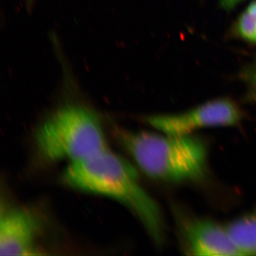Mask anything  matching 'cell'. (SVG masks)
Returning a JSON list of instances; mask_svg holds the SVG:
<instances>
[{"label": "cell", "mask_w": 256, "mask_h": 256, "mask_svg": "<svg viewBox=\"0 0 256 256\" xmlns=\"http://www.w3.org/2000/svg\"><path fill=\"white\" fill-rule=\"evenodd\" d=\"M62 178L70 188L110 197L123 204L142 222L153 241L162 244L164 224L161 210L140 184L135 168L119 155L108 149L70 162Z\"/></svg>", "instance_id": "obj_1"}, {"label": "cell", "mask_w": 256, "mask_h": 256, "mask_svg": "<svg viewBox=\"0 0 256 256\" xmlns=\"http://www.w3.org/2000/svg\"><path fill=\"white\" fill-rule=\"evenodd\" d=\"M114 133L150 178L182 182L199 180L206 174L207 148L199 138L131 132L119 127L114 128Z\"/></svg>", "instance_id": "obj_2"}, {"label": "cell", "mask_w": 256, "mask_h": 256, "mask_svg": "<svg viewBox=\"0 0 256 256\" xmlns=\"http://www.w3.org/2000/svg\"><path fill=\"white\" fill-rule=\"evenodd\" d=\"M34 140L40 155L51 162H78L108 149L98 115L80 104L53 112L38 127Z\"/></svg>", "instance_id": "obj_3"}, {"label": "cell", "mask_w": 256, "mask_h": 256, "mask_svg": "<svg viewBox=\"0 0 256 256\" xmlns=\"http://www.w3.org/2000/svg\"><path fill=\"white\" fill-rule=\"evenodd\" d=\"M244 114L239 105L228 98H220L180 114L151 115L146 122L166 135L190 136L194 131L211 126H235Z\"/></svg>", "instance_id": "obj_4"}, {"label": "cell", "mask_w": 256, "mask_h": 256, "mask_svg": "<svg viewBox=\"0 0 256 256\" xmlns=\"http://www.w3.org/2000/svg\"><path fill=\"white\" fill-rule=\"evenodd\" d=\"M39 224L28 210L20 208L6 210L0 220V256L40 254L37 246Z\"/></svg>", "instance_id": "obj_5"}, {"label": "cell", "mask_w": 256, "mask_h": 256, "mask_svg": "<svg viewBox=\"0 0 256 256\" xmlns=\"http://www.w3.org/2000/svg\"><path fill=\"white\" fill-rule=\"evenodd\" d=\"M181 232L187 252L195 256H242L225 226L212 220L190 219L182 223Z\"/></svg>", "instance_id": "obj_6"}, {"label": "cell", "mask_w": 256, "mask_h": 256, "mask_svg": "<svg viewBox=\"0 0 256 256\" xmlns=\"http://www.w3.org/2000/svg\"><path fill=\"white\" fill-rule=\"evenodd\" d=\"M224 226L242 256L256 255V211Z\"/></svg>", "instance_id": "obj_7"}, {"label": "cell", "mask_w": 256, "mask_h": 256, "mask_svg": "<svg viewBox=\"0 0 256 256\" xmlns=\"http://www.w3.org/2000/svg\"><path fill=\"white\" fill-rule=\"evenodd\" d=\"M234 36L256 46V2L240 16L232 28Z\"/></svg>", "instance_id": "obj_8"}, {"label": "cell", "mask_w": 256, "mask_h": 256, "mask_svg": "<svg viewBox=\"0 0 256 256\" xmlns=\"http://www.w3.org/2000/svg\"><path fill=\"white\" fill-rule=\"evenodd\" d=\"M243 1L244 0H220L219 4L222 9L229 11L235 8Z\"/></svg>", "instance_id": "obj_9"}, {"label": "cell", "mask_w": 256, "mask_h": 256, "mask_svg": "<svg viewBox=\"0 0 256 256\" xmlns=\"http://www.w3.org/2000/svg\"><path fill=\"white\" fill-rule=\"evenodd\" d=\"M26 2L28 8H30L31 7L32 4H33L34 0H26Z\"/></svg>", "instance_id": "obj_10"}]
</instances>
